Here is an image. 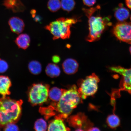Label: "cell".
Returning a JSON list of instances; mask_svg holds the SVG:
<instances>
[{"instance_id": "7a4b0ae2", "label": "cell", "mask_w": 131, "mask_h": 131, "mask_svg": "<svg viewBox=\"0 0 131 131\" xmlns=\"http://www.w3.org/2000/svg\"><path fill=\"white\" fill-rule=\"evenodd\" d=\"M100 8L98 6L90 9H83L88 19L89 33L86 38L87 41L93 42L99 40L106 27L111 25L109 18H103L99 13H96Z\"/></svg>"}, {"instance_id": "4fadbf2b", "label": "cell", "mask_w": 131, "mask_h": 131, "mask_svg": "<svg viewBox=\"0 0 131 131\" xmlns=\"http://www.w3.org/2000/svg\"><path fill=\"white\" fill-rule=\"evenodd\" d=\"M15 42L19 48L26 50L30 45V37L27 34H21L16 38Z\"/></svg>"}, {"instance_id": "30bf717a", "label": "cell", "mask_w": 131, "mask_h": 131, "mask_svg": "<svg viewBox=\"0 0 131 131\" xmlns=\"http://www.w3.org/2000/svg\"><path fill=\"white\" fill-rule=\"evenodd\" d=\"M64 72L67 74L71 75L78 71L79 64L76 60L72 58L67 59L62 64Z\"/></svg>"}, {"instance_id": "8992f818", "label": "cell", "mask_w": 131, "mask_h": 131, "mask_svg": "<svg viewBox=\"0 0 131 131\" xmlns=\"http://www.w3.org/2000/svg\"><path fill=\"white\" fill-rule=\"evenodd\" d=\"M49 90L48 87L42 83L34 84L29 88L28 101L32 105H40L47 101Z\"/></svg>"}, {"instance_id": "e0dca14e", "label": "cell", "mask_w": 131, "mask_h": 131, "mask_svg": "<svg viewBox=\"0 0 131 131\" xmlns=\"http://www.w3.org/2000/svg\"><path fill=\"white\" fill-rule=\"evenodd\" d=\"M106 123L111 128L115 129L120 126V119L117 115L113 112V114L109 115L106 118Z\"/></svg>"}, {"instance_id": "ac0fdd59", "label": "cell", "mask_w": 131, "mask_h": 131, "mask_svg": "<svg viewBox=\"0 0 131 131\" xmlns=\"http://www.w3.org/2000/svg\"><path fill=\"white\" fill-rule=\"evenodd\" d=\"M64 91L57 87H53L49 90L48 97L54 102H58Z\"/></svg>"}, {"instance_id": "603a6c76", "label": "cell", "mask_w": 131, "mask_h": 131, "mask_svg": "<svg viewBox=\"0 0 131 131\" xmlns=\"http://www.w3.org/2000/svg\"><path fill=\"white\" fill-rule=\"evenodd\" d=\"M9 67L7 62L4 60L0 59V73H3L6 72Z\"/></svg>"}, {"instance_id": "f1b7e54d", "label": "cell", "mask_w": 131, "mask_h": 131, "mask_svg": "<svg viewBox=\"0 0 131 131\" xmlns=\"http://www.w3.org/2000/svg\"><path fill=\"white\" fill-rule=\"evenodd\" d=\"M89 131H100V130L99 128H98L96 127H94L91 128H90L89 130Z\"/></svg>"}, {"instance_id": "cb8c5ba5", "label": "cell", "mask_w": 131, "mask_h": 131, "mask_svg": "<svg viewBox=\"0 0 131 131\" xmlns=\"http://www.w3.org/2000/svg\"><path fill=\"white\" fill-rule=\"evenodd\" d=\"M5 131H19V128L15 123H10L4 127Z\"/></svg>"}, {"instance_id": "ffe728a7", "label": "cell", "mask_w": 131, "mask_h": 131, "mask_svg": "<svg viewBox=\"0 0 131 131\" xmlns=\"http://www.w3.org/2000/svg\"><path fill=\"white\" fill-rule=\"evenodd\" d=\"M61 4L62 9L68 12L73 10L75 5L74 0H61Z\"/></svg>"}, {"instance_id": "52a82bcc", "label": "cell", "mask_w": 131, "mask_h": 131, "mask_svg": "<svg viewBox=\"0 0 131 131\" xmlns=\"http://www.w3.org/2000/svg\"><path fill=\"white\" fill-rule=\"evenodd\" d=\"M100 81L99 78L94 73L87 77L82 82L79 90L81 98L85 99L87 96L95 94L97 91L98 83Z\"/></svg>"}, {"instance_id": "4dcf8cb0", "label": "cell", "mask_w": 131, "mask_h": 131, "mask_svg": "<svg viewBox=\"0 0 131 131\" xmlns=\"http://www.w3.org/2000/svg\"><path fill=\"white\" fill-rule=\"evenodd\" d=\"M130 20L131 21V15L130 16Z\"/></svg>"}, {"instance_id": "4316f807", "label": "cell", "mask_w": 131, "mask_h": 131, "mask_svg": "<svg viewBox=\"0 0 131 131\" xmlns=\"http://www.w3.org/2000/svg\"><path fill=\"white\" fill-rule=\"evenodd\" d=\"M125 1L127 7L131 9V0H125Z\"/></svg>"}, {"instance_id": "d4e9b609", "label": "cell", "mask_w": 131, "mask_h": 131, "mask_svg": "<svg viewBox=\"0 0 131 131\" xmlns=\"http://www.w3.org/2000/svg\"><path fill=\"white\" fill-rule=\"evenodd\" d=\"M83 1L85 5L89 7L94 5L96 2V0H83Z\"/></svg>"}, {"instance_id": "7402d4cb", "label": "cell", "mask_w": 131, "mask_h": 131, "mask_svg": "<svg viewBox=\"0 0 131 131\" xmlns=\"http://www.w3.org/2000/svg\"><path fill=\"white\" fill-rule=\"evenodd\" d=\"M46 122L42 118L39 119L35 122L34 129L37 131H45L47 129Z\"/></svg>"}, {"instance_id": "484cf974", "label": "cell", "mask_w": 131, "mask_h": 131, "mask_svg": "<svg viewBox=\"0 0 131 131\" xmlns=\"http://www.w3.org/2000/svg\"><path fill=\"white\" fill-rule=\"evenodd\" d=\"M52 60L54 63H57L60 61V58L59 56L55 55L52 57Z\"/></svg>"}, {"instance_id": "3957f363", "label": "cell", "mask_w": 131, "mask_h": 131, "mask_svg": "<svg viewBox=\"0 0 131 131\" xmlns=\"http://www.w3.org/2000/svg\"><path fill=\"white\" fill-rule=\"evenodd\" d=\"M81 94L76 86L64 91L57 103V110L63 117L70 115L81 102Z\"/></svg>"}, {"instance_id": "f546056e", "label": "cell", "mask_w": 131, "mask_h": 131, "mask_svg": "<svg viewBox=\"0 0 131 131\" xmlns=\"http://www.w3.org/2000/svg\"><path fill=\"white\" fill-rule=\"evenodd\" d=\"M129 51H130V53L131 54V46L130 47V48H129Z\"/></svg>"}, {"instance_id": "277c9868", "label": "cell", "mask_w": 131, "mask_h": 131, "mask_svg": "<svg viewBox=\"0 0 131 131\" xmlns=\"http://www.w3.org/2000/svg\"><path fill=\"white\" fill-rule=\"evenodd\" d=\"M78 21V19L75 17L60 18L45 26V28L53 35L54 40L60 38L64 40L70 38L71 33L70 27Z\"/></svg>"}, {"instance_id": "9c48e42d", "label": "cell", "mask_w": 131, "mask_h": 131, "mask_svg": "<svg viewBox=\"0 0 131 131\" xmlns=\"http://www.w3.org/2000/svg\"><path fill=\"white\" fill-rule=\"evenodd\" d=\"M8 24L12 31L19 34L24 30L25 24L23 19L17 17H13L9 19Z\"/></svg>"}, {"instance_id": "44dd1931", "label": "cell", "mask_w": 131, "mask_h": 131, "mask_svg": "<svg viewBox=\"0 0 131 131\" xmlns=\"http://www.w3.org/2000/svg\"><path fill=\"white\" fill-rule=\"evenodd\" d=\"M47 7L51 12H56L61 7V2L60 0H49Z\"/></svg>"}, {"instance_id": "9a60e30c", "label": "cell", "mask_w": 131, "mask_h": 131, "mask_svg": "<svg viewBox=\"0 0 131 131\" xmlns=\"http://www.w3.org/2000/svg\"><path fill=\"white\" fill-rule=\"evenodd\" d=\"M48 131H67L68 128L66 126L63 121L61 119L57 118L54 119L49 124Z\"/></svg>"}, {"instance_id": "83f0119b", "label": "cell", "mask_w": 131, "mask_h": 131, "mask_svg": "<svg viewBox=\"0 0 131 131\" xmlns=\"http://www.w3.org/2000/svg\"><path fill=\"white\" fill-rule=\"evenodd\" d=\"M36 11L35 10L32 9L31 11V14L32 15V17L33 18H34L36 16Z\"/></svg>"}, {"instance_id": "5bb4252c", "label": "cell", "mask_w": 131, "mask_h": 131, "mask_svg": "<svg viewBox=\"0 0 131 131\" xmlns=\"http://www.w3.org/2000/svg\"><path fill=\"white\" fill-rule=\"evenodd\" d=\"M130 13L127 8L123 7L122 5H119V7L116 8L114 12V16L116 19L120 22H123L128 18Z\"/></svg>"}, {"instance_id": "6da1fadb", "label": "cell", "mask_w": 131, "mask_h": 131, "mask_svg": "<svg viewBox=\"0 0 131 131\" xmlns=\"http://www.w3.org/2000/svg\"><path fill=\"white\" fill-rule=\"evenodd\" d=\"M22 100L16 101L6 96L0 98V126L16 123L22 114Z\"/></svg>"}, {"instance_id": "d6986e66", "label": "cell", "mask_w": 131, "mask_h": 131, "mask_svg": "<svg viewBox=\"0 0 131 131\" xmlns=\"http://www.w3.org/2000/svg\"><path fill=\"white\" fill-rule=\"evenodd\" d=\"M28 67L29 71L34 75H38L42 71L41 65L37 61L33 60L30 61L29 63Z\"/></svg>"}, {"instance_id": "5b68a950", "label": "cell", "mask_w": 131, "mask_h": 131, "mask_svg": "<svg viewBox=\"0 0 131 131\" xmlns=\"http://www.w3.org/2000/svg\"><path fill=\"white\" fill-rule=\"evenodd\" d=\"M110 71L117 73L122 76L119 89H114L112 91L110 95L111 96V104L116 103V98L120 96L121 91H125L131 94V67L126 69L121 66L110 67Z\"/></svg>"}, {"instance_id": "7c38bea8", "label": "cell", "mask_w": 131, "mask_h": 131, "mask_svg": "<svg viewBox=\"0 0 131 131\" xmlns=\"http://www.w3.org/2000/svg\"><path fill=\"white\" fill-rule=\"evenodd\" d=\"M11 85V82L9 77L0 76V94L3 96H6L10 94L9 89Z\"/></svg>"}, {"instance_id": "2e32d148", "label": "cell", "mask_w": 131, "mask_h": 131, "mask_svg": "<svg viewBox=\"0 0 131 131\" xmlns=\"http://www.w3.org/2000/svg\"><path fill=\"white\" fill-rule=\"evenodd\" d=\"M45 71L47 76L51 78H57L60 73L59 67L54 63H49L46 68Z\"/></svg>"}, {"instance_id": "ba28073f", "label": "cell", "mask_w": 131, "mask_h": 131, "mask_svg": "<svg viewBox=\"0 0 131 131\" xmlns=\"http://www.w3.org/2000/svg\"><path fill=\"white\" fill-rule=\"evenodd\" d=\"M113 32L119 40L131 44V23L121 22L116 24L113 28Z\"/></svg>"}, {"instance_id": "8fae6325", "label": "cell", "mask_w": 131, "mask_h": 131, "mask_svg": "<svg viewBox=\"0 0 131 131\" xmlns=\"http://www.w3.org/2000/svg\"><path fill=\"white\" fill-rule=\"evenodd\" d=\"M3 5L14 13L23 12L25 8L20 0H4Z\"/></svg>"}]
</instances>
